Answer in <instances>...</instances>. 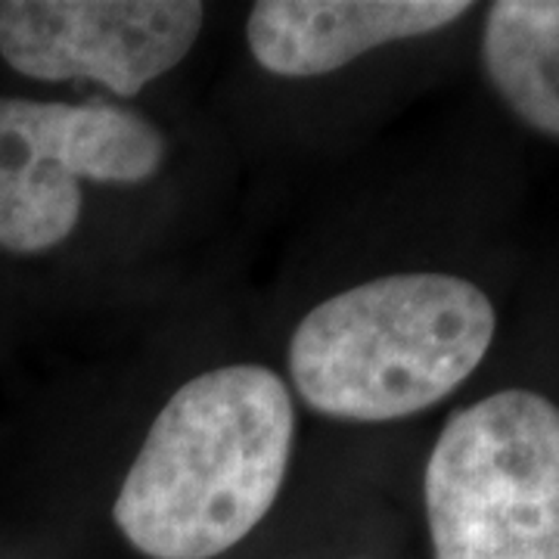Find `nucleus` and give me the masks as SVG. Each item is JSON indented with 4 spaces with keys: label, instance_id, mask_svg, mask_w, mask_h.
I'll return each instance as SVG.
<instances>
[{
    "label": "nucleus",
    "instance_id": "1",
    "mask_svg": "<svg viewBox=\"0 0 559 559\" xmlns=\"http://www.w3.org/2000/svg\"><path fill=\"white\" fill-rule=\"evenodd\" d=\"M293 436V399L274 370H209L183 382L153 419L112 520L143 557H221L271 513Z\"/></svg>",
    "mask_w": 559,
    "mask_h": 559
},
{
    "label": "nucleus",
    "instance_id": "2",
    "mask_svg": "<svg viewBox=\"0 0 559 559\" xmlns=\"http://www.w3.org/2000/svg\"><path fill=\"white\" fill-rule=\"evenodd\" d=\"M495 326V305L469 280H370L301 318L289 342V373L301 399L326 417H414L479 367Z\"/></svg>",
    "mask_w": 559,
    "mask_h": 559
},
{
    "label": "nucleus",
    "instance_id": "3",
    "mask_svg": "<svg viewBox=\"0 0 559 559\" xmlns=\"http://www.w3.org/2000/svg\"><path fill=\"white\" fill-rule=\"evenodd\" d=\"M423 495L436 559H559V407L528 389L463 407Z\"/></svg>",
    "mask_w": 559,
    "mask_h": 559
},
{
    "label": "nucleus",
    "instance_id": "4",
    "mask_svg": "<svg viewBox=\"0 0 559 559\" xmlns=\"http://www.w3.org/2000/svg\"><path fill=\"white\" fill-rule=\"evenodd\" d=\"M162 162L159 131L121 106L0 97V246H60L79 224L81 180L140 183Z\"/></svg>",
    "mask_w": 559,
    "mask_h": 559
},
{
    "label": "nucleus",
    "instance_id": "5",
    "mask_svg": "<svg viewBox=\"0 0 559 559\" xmlns=\"http://www.w3.org/2000/svg\"><path fill=\"white\" fill-rule=\"evenodd\" d=\"M202 25L197 0H0V57L25 79L134 97L193 50Z\"/></svg>",
    "mask_w": 559,
    "mask_h": 559
},
{
    "label": "nucleus",
    "instance_id": "6",
    "mask_svg": "<svg viewBox=\"0 0 559 559\" xmlns=\"http://www.w3.org/2000/svg\"><path fill=\"white\" fill-rule=\"evenodd\" d=\"M469 10L460 0H261L246 40L264 72L318 79L382 44L439 32Z\"/></svg>",
    "mask_w": 559,
    "mask_h": 559
},
{
    "label": "nucleus",
    "instance_id": "7",
    "mask_svg": "<svg viewBox=\"0 0 559 559\" xmlns=\"http://www.w3.org/2000/svg\"><path fill=\"white\" fill-rule=\"evenodd\" d=\"M481 60L507 106L559 140V0L491 3Z\"/></svg>",
    "mask_w": 559,
    "mask_h": 559
}]
</instances>
